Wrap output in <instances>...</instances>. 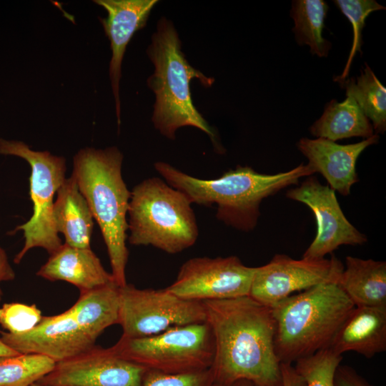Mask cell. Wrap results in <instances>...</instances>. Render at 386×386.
<instances>
[{
	"instance_id": "cell-1",
	"label": "cell",
	"mask_w": 386,
	"mask_h": 386,
	"mask_svg": "<svg viewBox=\"0 0 386 386\" xmlns=\"http://www.w3.org/2000/svg\"><path fill=\"white\" fill-rule=\"evenodd\" d=\"M203 304L214 343V384L246 380L254 386H282L272 308L249 296Z\"/></svg>"
},
{
	"instance_id": "cell-2",
	"label": "cell",
	"mask_w": 386,
	"mask_h": 386,
	"mask_svg": "<svg viewBox=\"0 0 386 386\" xmlns=\"http://www.w3.org/2000/svg\"><path fill=\"white\" fill-rule=\"evenodd\" d=\"M154 166L164 180L182 192L192 204H216V217L243 232H249L257 226L264 199L314 174L307 164L274 174H260L252 167L237 166L217 179H202L166 162H157Z\"/></svg>"
},
{
	"instance_id": "cell-3",
	"label": "cell",
	"mask_w": 386,
	"mask_h": 386,
	"mask_svg": "<svg viewBox=\"0 0 386 386\" xmlns=\"http://www.w3.org/2000/svg\"><path fill=\"white\" fill-rule=\"evenodd\" d=\"M123 155L116 147H86L74 157V177L97 222L107 247L112 275L118 287L126 285L129 251L127 215L131 192L122 174Z\"/></svg>"
},
{
	"instance_id": "cell-4",
	"label": "cell",
	"mask_w": 386,
	"mask_h": 386,
	"mask_svg": "<svg viewBox=\"0 0 386 386\" xmlns=\"http://www.w3.org/2000/svg\"><path fill=\"white\" fill-rule=\"evenodd\" d=\"M147 53L154 66V73L147 79V85L156 97L152 117L154 127L163 136L174 139L178 129L194 127L205 132L217 145L214 132L195 108L190 91L192 79H198L208 88L214 79L189 64L171 21L164 17L159 20Z\"/></svg>"
},
{
	"instance_id": "cell-5",
	"label": "cell",
	"mask_w": 386,
	"mask_h": 386,
	"mask_svg": "<svg viewBox=\"0 0 386 386\" xmlns=\"http://www.w3.org/2000/svg\"><path fill=\"white\" fill-rule=\"evenodd\" d=\"M354 307L337 282L318 284L272 306L279 362L292 364L328 348Z\"/></svg>"
},
{
	"instance_id": "cell-6",
	"label": "cell",
	"mask_w": 386,
	"mask_h": 386,
	"mask_svg": "<svg viewBox=\"0 0 386 386\" xmlns=\"http://www.w3.org/2000/svg\"><path fill=\"white\" fill-rule=\"evenodd\" d=\"M192 203L164 180L151 177L137 184L129 203L128 240L177 254L193 246L199 236Z\"/></svg>"
},
{
	"instance_id": "cell-7",
	"label": "cell",
	"mask_w": 386,
	"mask_h": 386,
	"mask_svg": "<svg viewBox=\"0 0 386 386\" xmlns=\"http://www.w3.org/2000/svg\"><path fill=\"white\" fill-rule=\"evenodd\" d=\"M112 347L147 370L168 374L209 369L214 355L213 336L206 322L173 327L144 337L121 336Z\"/></svg>"
},
{
	"instance_id": "cell-8",
	"label": "cell",
	"mask_w": 386,
	"mask_h": 386,
	"mask_svg": "<svg viewBox=\"0 0 386 386\" xmlns=\"http://www.w3.org/2000/svg\"><path fill=\"white\" fill-rule=\"evenodd\" d=\"M0 154L25 159L31 167L29 194L33 204L30 219L17 226L13 233L23 231L24 244L14 261L19 264L34 247L53 254L61 245L53 218L54 195L66 179V164L63 157L48 151H34L21 141L0 138Z\"/></svg>"
},
{
	"instance_id": "cell-9",
	"label": "cell",
	"mask_w": 386,
	"mask_h": 386,
	"mask_svg": "<svg viewBox=\"0 0 386 386\" xmlns=\"http://www.w3.org/2000/svg\"><path fill=\"white\" fill-rule=\"evenodd\" d=\"M203 302L181 298L166 288L139 289L127 284L119 287V321L122 337L137 338L169 328L205 322Z\"/></svg>"
},
{
	"instance_id": "cell-10",
	"label": "cell",
	"mask_w": 386,
	"mask_h": 386,
	"mask_svg": "<svg viewBox=\"0 0 386 386\" xmlns=\"http://www.w3.org/2000/svg\"><path fill=\"white\" fill-rule=\"evenodd\" d=\"M254 270L236 256L194 257L181 266L174 282L166 289L198 302L249 296Z\"/></svg>"
},
{
	"instance_id": "cell-11",
	"label": "cell",
	"mask_w": 386,
	"mask_h": 386,
	"mask_svg": "<svg viewBox=\"0 0 386 386\" xmlns=\"http://www.w3.org/2000/svg\"><path fill=\"white\" fill-rule=\"evenodd\" d=\"M344 267L335 255L330 259H295L275 254L266 264L255 267L249 297L271 307L297 291L325 282H337Z\"/></svg>"
},
{
	"instance_id": "cell-12",
	"label": "cell",
	"mask_w": 386,
	"mask_h": 386,
	"mask_svg": "<svg viewBox=\"0 0 386 386\" xmlns=\"http://www.w3.org/2000/svg\"><path fill=\"white\" fill-rule=\"evenodd\" d=\"M286 197L302 202L312 211L317 222V234L303 254V258L322 259L341 245H361L367 237L345 217L329 185L310 176L300 186L288 190Z\"/></svg>"
},
{
	"instance_id": "cell-13",
	"label": "cell",
	"mask_w": 386,
	"mask_h": 386,
	"mask_svg": "<svg viewBox=\"0 0 386 386\" xmlns=\"http://www.w3.org/2000/svg\"><path fill=\"white\" fill-rule=\"evenodd\" d=\"M147 370L119 355L112 347L94 346L56 362L38 382L46 386H142Z\"/></svg>"
},
{
	"instance_id": "cell-14",
	"label": "cell",
	"mask_w": 386,
	"mask_h": 386,
	"mask_svg": "<svg viewBox=\"0 0 386 386\" xmlns=\"http://www.w3.org/2000/svg\"><path fill=\"white\" fill-rule=\"evenodd\" d=\"M0 340L19 354L41 355L55 362L75 357L96 345V340L79 327L69 309L42 317L36 327L24 333L0 331Z\"/></svg>"
},
{
	"instance_id": "cell-15",
	"label": "cell",
	"mask_w": 386,
	"mask_h": 386,
	"mask_svg": "<svg viewBox=\"0 0 386 386\" xmlns=\"http://www.w3.org/2000/svg\"><path fill=\"white\" fill-rule=\"evenodd\" d=\"M94 2L107 12V16L100 19V21L111 44L112 58L109 71L119 125V81L125 50L136 31L146 26L150 13L158 1L95 0Z\"/></svg>"
},
{
	"instance_id": "cell-16",
	"label": "cell",
	"mask_w": 386,
	"mask_h": 386,
	"mask_svg": "<svg viewBox=\"0 0 386 386\" xmlns=\"http://www.w3.org/2000/svg\"><path fill=\"white\" fill-rule=\"evenodd\" d=\"M378 140L379 135L375 134L362 142L344 145L323 138H302L297 147L314 173L321 174L331 189L347 196L358 182L356 162L359 156Z\"/></svg>"
},
{
	"instance_id": "cell-17",
	"label": "cell",
	"mask_w": 386,
	"mask_h": 386,
	"mask_svg": "<svg viewBox=\"0 0 386 386\" xmlns=\"http://www.w3.org/2000/svg\"><path fill=\"white\" fill-rule=\"evenodd\" d=\"M36 275L49 281L67 282L80 292L114 282L91 247L79 248L65 243L50 254Z\"/></svg>"
},
{
	"instance_id": "cell-18",
	"label": "cell",
	"mask_w": 386,
	"mask_h": 386,
	"mask_svg": "<svg viewBox=\"0 0 386 386\" xmlns=\"http://www.w3.org/2000/svg\"><path fill=\"white\" fill-rule=\"evenodd\" d=\"M342 355L353 351L371 358L386 350V307H354L329 347Z\"/></svg>"
},
{
	"instance_id": "cell-19",
	"label": "cell",
	"mask_w": 386,
	"mask_h": 386,
	"mask_svg": "<svg viewBox=\"0 0 386 386\" xmlns=\"http://www.w3.org/2000/svg\"><path fill=\"white\" fill-rule=\"evenodd\" d=\"M53 218L57 232L64 237L65 244L90 248L94 218L72 175L66 178L56 192Z\"/></svg>"
},
{
	"instance_id": "cell-20",
	"label": "cell",
	"mask_w": 386,
	"mask_h": 386,
	"mask_svg": "<svg viewBox=\"0 0 386 386\" xmlns=\"http://www.w3.org/2000/svg\"><path fill=\"white\" fill-rule=\"evenodd\" d=\"M338 285L355 307H386V262L347 256Z\"/></svg>"
},
{
	"instance_id": "cell-21",
	"label": "cell",
	"mask_w": 386,
	"mask_h": 386,
	"mask_svg": "<svg viewBox=\"0 0 386 386\" xmlns=\"http://www.w3.org/2000/svg\"><path fill=\"white\" fill-rule=\"evenodd\" d=\"M310 132L317 138L332 142L354 137L366 139L374 135L371 122L351 96L342 102L335 99L328 102Z\"/></svg>"
},
{
	"instance_id": "cell-22",
	"label": "cell",
	"mask_w": 386,
	"mask_h": 386,
	"mask_svg": "<svg viewBox=\"0 0 386 386\" xmlns=\"http://www.w3.org/2000/svg\"><path fill=\"white\" fill-rule=\"evenodd\" d=\"M119 287L112 282L80 292L69 308L79 327L95 340L107 327L118 324Z\"/></svg>"
},
{
	"instance_id": "cell-23",
	"label": "cell",
	"mask_w": 386,
	"mask_h": 386,
	"mask_svg": "<svg viewBox=\"0 0 386 386\" xmlns=\"http://www.w3.org/2000/svg\"><path fill=\"white\" fill-rule=\"evenodd\" d=\"M328 5L323 0H295L290 16L295 22L292 31L300 45H307L310 52L320 57L327 56L331 43L323 38L322 29Z\"/></svg>"
},
{
	"instance_id": "cell-24",
	"label": "cell",
	"mask_w": 386,
	"mask_h": 386,
	"mask_svg": "<svg viewBox=\"0 0 386 386\" xmlns=\"http://www.w3.org/2000/svg\"><path fill=\"white\" fill-rule=\"evenodd\" d=\"M346 90L347 96L352 97L370 122L375 134L386 129V89L372 70L365 64L356 79H346L339 82Z\"/></svg>"
},
{
	"instance_id": "cell-25",
	"label": "cell",
	"mask_w": 386,
	"mask_h": 386,
	"mask_svg": "<svg viewBox=\"0 0 386 386\" xmlns=\"http://www.w3.org/2000/svg\"><path fill=\"white\" fill-rule=\"evenodd\" d=\"M51 358L37 354H19L0 360V386H29L54 367Z\"/></svg>"
},
{
	"instance_id": "cell-26",
	"label": "cell",
	"mask_w": 386,
	"mask_h": 386,
	"mask_svg": "<svg viewBox=\"0 0 386 386\" xmlns=\"http://www.w3.org/2000/svg\"><path fill=\"white\" fill-rule=\"evenodd\" d=\"M342 360V355L328 347L296 361L294 367L306 386H335V371Z\"/></svg>"
},
{
	"instance_id": "cell-27",
	"label": "cell",
	"mask_w": 386,
	"mask_h": 386,
	"mask_svg": "<svg viewBox=\"0 0 386 386\" xmlns=\"http://www.w3.org/2000/svg\"><path fill=\"white\" fill-rule=\"evenodd\" d=\"M335 4L350 21L353 29L352 46L346 66L340 76L335 81L340 82L347 79L350 64L357 51L361 52L362 31L367 17L373 11L385 9V7L374 0H335Z\"/></svg>"
},
{
	"instance_id": "cell-28",
	"label": "cell",
	"mask_w": 386,
	"mask_h": 386,
	"mask_svg": "<svg viewBox=\"0 0 386 386\" xmlns=\"http://www.w3.org/2000/svg\"><path fill=\"white\" fill-rule=\"evenodd\" d=\"M36 305L20 302L5 303L0 308V324L10 334L26 332L36 327L42 318Z\"/></svg>"
},
{
	"instance_id": "cell-29",
	"label": "cell",
	"mask_w": 386,
	"mask_h": 386,
	"mask_svg": "<svg viewBox=\"0 0 386 386\" xmlns=\"http://www.w3.org/2000/svg\"><path fill=\"white\" fill-rule=\"evenodd\" d=\"M211 367L207 370L182 374H168L147 370L142 386H212Z\"/></svg>"
},
{
	"instance_id": "cell-30",
	"label": "cell",
	"mask_w": 386,
	"mask_h": 386,
	"mask_svg": "<svg viewBox=\"0 0 386 386\" xmlns=\"http://www.w3.org/2000/svg\"><path fill=\"white\" fill-rule=\"evenodd\" d=\"M335 386H373L347 365H340L335 374Z\"/></svg>"
},
{
	"instance_id": "cell-31",
	"label": "cell",
	"mask_w": 386,
	"mask_h": 386,
	"mask_svg": "<svg viewBox=\"0 0 386 386\" xmlns=\"http://www.w3.org/2000/svg\"><path fill=\"white\" fill-rule=\"evenodd\" d=\"M282 386H306L305 382L292 364L280 363Z\"/></svg>"
},
{
	"instance_id": "cell-32",
	"label": "cell",
	"mask_w": 386,
	"mask_h": 386,
	"mask_svg": "<svg viewBox=\"0 0 386 386\" xmlns=\"http://www.w3.org/2000/svg\"><path fill=\"white\" fill-rule=\"evenodd\" d=\"M15 279V272L11 266L7 255L3 248L0 246V284L2 282L11 281ZM3 292L0 287V300L2 298Z\"/></svg>"
},
{
	"instance_id": "cell-33",
	"label": "cell",
	"mask_w": 386,
	"mask_h": 386,
	"mask_svg": "<svg viewBox=\"0 0 386 386\" xmlns=\"http://www.w3.org/2000/svg\"><path fill=\"white\" fill-rule=\"evenodd\" d=\"M19 355L0 340V360Z\"/></svg>"
},
{
	"instance_id": "cell-34",
	"label": "cell",
	"mask_w": 386,
	"mask_h": 386,
	"mask_svg": "<svg viewBox=\"0 0 386 386\" xmlns=\"http://www.w3.org/2000/svg\"><path fill=\"white\" fill-rule=\"evenodd\" d=\"M212 386H254V385L251 382H249L248 380H237V381L234 382L233 383L227 385H217V384H213Z\"/></svg>"
},
{
	"instance_id": "cell-35",
	"label": "cell",
	"mask_w": 386,
	"mask_h": 386,
	"mask_svg": "<svg viewBox=\"0 0 386 386\" xmlns=\"http://www.w3.org/2000/svg\"><path fill=\"white\" fill-rule=\"evenodd\" d=\"M29 386H46V385H42V384L36 382H34V383L31 384Z\"/></svg>"
}]
</instances>
